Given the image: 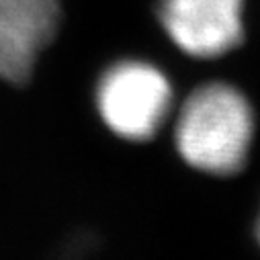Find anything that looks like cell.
I'll return each mask as SVG.
<instances>
[{"mask_svg":"<svg viewBox=\"0 0 260 260\" xmlns=\"http://www.w3.org/2000/svg\"><path fill=\"white\" fill-rule=\"evenodd\" d=\"M258 240H260V217H258Z\"/></svg>","mask_w":260,"mask_h":260,"instance_id":"obj_5","label":"cell"},{"mask_svg":"<svg viewBox=\"0 0 260 260\" xmlns=\"http://www.w3.org/2000/svg\"><path fill=\"white\" fill-rule=\"evenodd\" d=\"M96 107L113 134L129 142H148L172 111V86L152 63L125 59L101 76Z\"/></svg>","mask_w":260,"mask_h":260,"instance_id":"obj_2","label":"cell"},{"mask_svg":"<svg viewBox=\"0 0 260 260\" xmlns=\"http://www.w3.org/2000/svg\"><path fill=\"white\" fill-rule=\"evenodd\" d=\"M242 13L244 0H162L160 23L178 49L213 59L242 43Z\"/></svg>","mask_w":260,"mask_h":260,"instance_id":"obj_3","label":"cell"},{"mask_svg":"<svg viewBox=\"0 0 260 260\" xmlns=\"http://www.w3.org/2000/svg\"><path fill=\"white\" fill-rule=\"evenodd\" d=\"M59 25V0H0V78L21 84Z\"/></svg>","mask_w":260,"mask_h":260,"instance_id":"obj_4","label":"cell"},{"mask_svg":"<svg viewBox=\"0 0 260 260\" xmlns=\"http://www.w3.org/2000/svg\"><path fill=\"white\" fill-rule=\"evenodd\" d=\"M254 140V111L240 88L209 82L194 88L182 103L174 144L180 158L194 170L232 176L250 156Z\"/></svg>","mask_w":260,"mask_h":260,"instance_id":"obj_1","label":"cell"}]
</instances>
